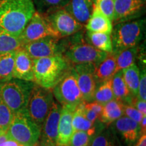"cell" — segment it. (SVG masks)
<instances>
[{
    "mask_svg": "<svg viewBox=\"0 0 146 146\" xmlns=\"http://www.w3.org/2000/svg\"><path fill=\"white\" fill-rule=\"evenodd\" d=\"M35 12L33 0H0V29L20 37Z\"/></svg>",
    "mask_w": 146,
    "mask_h": 146,
    "instance_id": "obj_1",
    "label": "cell"
},
{
    "mask_svg": "<svg viewBox=\"0 0 146 146\" xmlns=\"http://www.w3.org/2000/svg\"><path fill=\"white\" fill-rule=\"evenodd\" d=\"M70 62L62 55L33 60L34 83L52 89L71 70Z\"/></svg>",
    "mask_w": 146,
    "mask_h": 146,
    "instance_id": "obj_2",
    "label": "cell"
},
{
    "mask_svg": "<svg viewBox=\"0 0 146 146\" xmlns=\"http://www.w3.org/2000/svg\"><path fill=\"white\" fill-rule=\"evenodd\" d=\"M34 82L18 78L1 81L0 96L14 114L25 110L34 87Z\"/></svg>",
    "mask_w": 146,
    "mask_h": 146,
    "instance_id": "obj_3",
    "label": "cell"
},
{
    "mask_svg": "<svg viewBox=\"0 0 146 146\" xmlns=\"http://www.w3.org/2000/svg\"><path fill=\"white\" fill-rule=\"evenodd\" d=\"M6 133L9 138L23 146H36L41 129L33 121L26 109L14 114Z\"/></svg>",
    "mask_w": 146,
    "mask_h": 146,
    "instance_id": "obj_4",
    "label": "cell"
},
{
    "mask_svg": "<svg viewBox=\"0 0 146 146\" xmlns=\"http://www.w3.org/2000/svg\"><path fill=\"white\" fill-rule=\"evenodd\" d=\"M145 20L129 21L117 23L112 29V53L137 46L143 39Z\"/></svg>",
    "mask_w": 146,
    "mask_h": 146,
    "instance_id": "obj_5",
    "label": "cell"
},
{
    "mask_svg": "<svg viewBox=\"0 0 146 146\" xmlns=\"http://www.w3.org/2000/svg\"><path fill=\"white\" fill-rule=\"evenodd\" d=\"M53 100L52 89L35 84L27 104V110L33 121L41 129L50 112Z\"/></svg>",
    "mask_w": 146,
    "mask_h": 146,
    "instance_id": "obj_6",
    "label": "cell"
},
{
    "mask_svg": "<svg viewBox=\"0 0 146 146\" xmlns=\"http://www.w3.org/2000/svg\"><path fill=\"white\" fill-rule=\"evenodd\" d=\"M52 93L56 100L62 106L76 108L82 102H85L72 68L55 85Z\"/></svg>",
    "mask_w": 146,
    "mask_h": 146,
    "instance_id": "obj_7",
    "label": "cell"
},
{
    "mask_svg": "<svg viewBox=\"0 0 146 146\" xmlns=\"http://www.w3.org/2000/svg\"><path fill=\"white\" fill-rule=\"evenodd\" d=\"M46 36H53L59 39L46 16L35 11L20 35V39L23 45Z\"/></svg>",
    "mask_w": 146,
    "mask_h": 146,
    "instance_id": "obj_8",
    "label": "cell"
},
{
    "mask_svg": "<svg viewBox=\"0 0 146 146\" xmlns=\"http://www.w3.org/2000/svg\"><path fill=\"white\" fill-rule=\"evenodd\" d=\"M108 54V53L98 50L89 43L81 41L71 45L64 56L70 62L75 64L94 63L97 65L103 61Z\"/></svg>",
    "mask_w": 146,
    "mask_h": 146,
    "instance_id": "obj_9",
    "label": "cell"
},
{
    "mask_svg": "<svg viewBox=\"0 0 146 146\" xmlns=\"http://www.w3.org/2000/svg\"><path fill=\"white\" fill-rule=\"evenodd\" d=\"M46 17L59 39L72 35L83 27V25L78 23L64 8L53 10Z\"/></svg>",
    "mask_w": 146,
    "mask_h": 146,
    "instance_id": "obj_10",
    "label": "cell"
},
{
    "mask_svg": "<svg viewBox=\"0 0 146 146\" xmlns=\"http://www.w3.org/2000/svg\"><path fill=\"white\" fill-rule=\"evenodd\" d=\"M96 64L83 63L76 64L72 71L76 78L78 87L85 102H93L97 87V83L94 77Z\"/></svg>",
    "mask_w": 146,
    "mask_h": 146,
    "instance_id": "obj_11",
    "label": "cell"
},
{
    "mask_svg": "<svg viewBox=\"0 0 146 146\" xmlns=\"http://www.w3.org/2000/svg\"><path fill=\"white\" fill-rule=\"evenodd\" d=\"M58 38L46 36L23 45V48L33 60L62 55V47L58 43Z\"/></svg>",
    "mask_w": 146,
    "mask_h": 146,
    "instance_id": "obj_12",
    "label": "cell"
},
{
    "mask_svg": "<svg viewBox=\"0 0 146 146\" xmlns=\"http://www.w3.org/2000/svg\"><path fill=\"white\" fill-rule=\"evenodd\" d=\"M62 106L53 101L50 112L41 129L40 137L43 146H57L58 123Z\"/></svg>",
    "mask_w": 146,
    "mask_h": 146,
    "instance_id": "obj_13",
    "label": "cell"
},
{
    "mask_svg": "<svg viewBox=\"0 0 146 146\" xmlns=\"http://www.w3.org/2000/svg\"><path fill=\"white\" fill-rule=\"evenodd\" d=\"M145 0H114L113 21L115 23L134 19L141 14Z\"/></svg>",
    "mask_w": 146,
    "mask_h": 146,
    "instance_id": "obj_14",
    "label": "cell"
},
{
    "mask_svg": "<svg viewBox=\"0 0 146 146\" xmlns=\"http://www.w3.org/2000/svg\"><path fill=\"white\" fill-rule=\"evenodd\" d=\"M13 78L34 82L33 60L23 47L16 51Z\"/></svg>",
    "mask_w": 146,
    "mask_h": 146,
    "instance_id": "obj_15",
    "label": "cell"
},
{
    "mask_svg": "<svg viewBox=\"0 0 146 146\" xmlns=\"http://www.w3.org/2000/svg\"><path fill=\"white\" fill-rule=\"evenodd\" d=\"M76 108L62 106L58 123L57 146H68L73 131L72 120L73 113Z\"/></svg>",
    "mask_w": 146,
    "mask_h": 146,
    "instance_id": "obj_16",
    "label": "cell"
},
{
    "mask_svg": "<svg viewBox=\"0 0 146 146\" xmlns=\"http://www.w3.org/2000/svg\"><path fill=\"white\" fill-rule=\"evenodd\" d=\"M94 8L93 0H70L64 8L82 25L87 23Z\"/></svg>",
    "mask_w": 146,
    "mask_h": 146,
    "instance_id": "obj_17",
    "label": "cell"
},
{
    "mask_svg": "<svg viewBox=\"0 0 146 146\" xmlns=\"http://www.w3.org/2000/svg\"><path fill=\"white\" fill-rule=\"evenodd\" d=\"M116 130L129 145L134 143L140 135L139 123L127 116H121L115 123Z\"/></svg>",
    "mask_w": 146,
    "mask_h": 146,
    "instance_id": "obj_18",
    "label": "cell"
},
{
    "mask_svg": "<svg viewBox=\"0 0 146 146\" xmlns=\"http://www.w3.org/2000/svg\"><path fill=\"white\" fill-rule=\"evenodd\" d=\"M86 29L90 32L111 35L113 29L112 21L94 5L90 17L87 22Z\"/></svg>",
    "mask_w": 146,
    "mask_h": 146,
    "instance_id": "obj_19",
    "label": "cell"
},
{
    "mask_svg": "<svg viewBox=\"0 0 146 146\" xmlns=\"http://www.w3.org/2000/svg\"><path fill=\"white\" fill-rule=\"evenodd\" d=\"M112 91L115 100L123 104H131L133 97L126 85L123 78V70L116 72L112 77Z\"/></svg>",
    "mask_w": 146,
    "mask_h": 146,
    "instance_id": "obj_20",
    "label": "cell"
},
{
    "mask_svg": "<svg viewBox=\"0 0 146 146\" xmlns=\"http://www.w3.org/2000/svg\"><path fill=\"white\" fill-rule=\"evenodd\" d=\"M116 57L113 53H110L103 61L96 66L94 77L96 83L109 79L116 73Z\"/></svg>",
    "mask_w": 146,
    "mask_h": 146,
    "instance_id": "obj_21",
    "label": "cell"
},
{
    "mask_svg": "<svg viewBox=\"0 0 146 146\" xmlns=\"http://www.w3.org/2000/svg\"><path fill=\"white\" fill-rule=\"evenodd\" d=\"M123 104L114 99L103 106L100 120L102 123L110 125L123 116Z\"/></svg>",
    "mask_w": 146,
    "mask_h": 146,
    "instance_id": "obj_22",
    "label": "cell"
},
{
    "mask_svg": "<svg viewBox=\"0 0 146 146\" xmlns=\"http://www.w3.org/2000/svg\"><path fill=\"white\" fill-rule=\"evenodd\" d=\"M72 125L74 131H85L91 137H94L96 135V125L85 117L79 105L76 107L73 113Z\"/></svg>",
    "mask_w": 146,
    "mask_h": 146,
    "instance_id": "obj_23",
    "label": "cell"
},
{
    "mask_svg": "<svg viewBox=\"0 0 146 146\" xmlns=\"http://www.w3.org/2000/svg\"><path fill=\"white\" fill-rule=\"evenodd\" d=\"M111 35L104 33L90 32L87 31V39L90 45L96 49L108 54L112 53Z\"/></svg>",
    "mask_w": 146,
    "mask_h": 146,
    "instance_id": "obj_24",
    "label": "cell"
},
{
    "mask_svg": "<svg viewBox=\"0 0 146 146\" xmlns=\"http://www.w3.org/2000/svg\"><path fill=\"white\" fill-rule=\"evenodd\" d=\"M123 78L133 98H137L139 84V70L135 64L123 70Z\"/></svg>",
    "mask_w": 146,
    "mask_h": 146,
    "instance_id": "obj_25",
    "label": "cell"
},
{
    "mask_svg": "<svg viewBox=\"0 0 146 146\" xmlns=\"http://www.w3.org/2000/svg\"><path fill=\"white\" fill-rule=\"evenodd\" d=\"M137 52L138 47L135 46L120 51L117 53H113L116 57V72L134 64Z\"/></svg>",
    "mask_w": 146,
    "mask_h": 146,
    "instance_id": "obj_26",
    "label": "cell"
},
{
    "mask_svg": "<svg viewBox=\"0 0 146 146\" xmlns=\"http://www.w3.org/2000/svg\"><path fill=\"white\" fill-rule=\"evenodd\" d=\"M15 52L0 54V81H5L13 78Z\"/></svg>",
    "mask_w": 146,
    "mask_h": 146,
    "instance_id": "obj_27",
    "label": "cell"
},
{
    "mask_svg": "<svg viewBox=\"0 0 146 146\" xmlns=\"http://www.w3.org/2000/svg\"><path fill=\"white\" fill-rule=\"evenodd\" d=\"M23 47L19 36H16L0 29V54L15 52Z\"/></svg>",
    "mask_w": 146,
    "mask_h": 146,
    "instance_id": "obj_28",
    "label": "cell"
},
{
    "mask_svg": "<svg viewBox=\"0 0 146 146\" xmlns=\"http://www.w3.org/2000/svg\"><path fill=\"white\" fill-rule=\"evenodd\" d=\"M100 83V85L96 87L94 100L102 106H104L108 102L114 99L112 91V78Z\"/></svg>",
    "mask_w": 146,
    "mask_h": 146,
    "instance_id": "obj_29",
    "label": "cell"
},
{
    "mask_svg": "<svg viewBox=\"0 0 146 146\" xmlns=\"http://www.w3.org/2000/svg\"><path fill=\"white\" fill-rule=\"evenodd\" d=\"M69 0H33L35 7L41 14L50 12L64 6Z\"/></svg>",
    "mask_w": 146,
    "mask_h": 146,
    "instance_id": "obj_30",
    "label": "cell"
},
{
    "mask_svg": "<svg viewBox=\"0 0 146 146\" xmlns=\"http://www.w3.org/2000/svg\"><path fill=\"white\" fill-rule=\"evenodd\" d=\"M14 117V113L0 96V128L6 132Z\"/></svg>",
    "mask_w": 146,
    "mask_h": 146,
    "instance_id": "obj_31",
    "label": "cell"
},
{
    "mask_svg": "<svg viewBox=\"0 0 146 146\" xmlns=\"http://www.w3.org/2000/svg\"><path fill=\"white\" fill-rule=\"evenodd\" d=\"M93 137L82 131H74L71 137L69 146H90Z\"/></svg>",
    "mask_w": 146,
    "mask_h": 146,
    "instance_id": "obj_32",
    "label": "cell"
},
{
    "mask_svg": "<svg viewBox=\"0 0 146 146\" xmlns=\"http://www.w3.org/2000/svg\"><path fill=\"white\" fill-rule=\"evenodd\" d=\"M90 146H117L114 137L109 131H105L93 139Z\"/></svg>",
    "mask_w": 146,
    "mask_h": 146,
    "instance_id": "obj_33",
    "label": "cell"
},
{
    "mask_svg": "<svg viewBox=\"0 0 146 146\" xmlns=\"http://www.w3.org/2000/svg\"><path fill=\"white\" fill-rule=\"evenodd\" d=\"M94 5L98 8L104 14L113 21L114 0H93Z\"/></svg>",
    "mask_w": 146,
    "mask_h": 146,
    "instance_id": "obj_34",
    "label": "cell"
},
{
    "mask_svg": "<svg viewBox=\"0 0 146 146\" xmlns=\"http://www.w3.org/2000/svg\"><path fill=\"white\" fill-rule=\"evenodd\" d=\"M123 113L126 116L129 118H131L135 121L140 123L144 115L140 112L135 107L131 105L123 104Z\"/></svg>",
    "mask_w": 146,
    "mask_h": 146,
    "instance_id": "obj_35",
    "label": "cell"
},
{
    "mask_svg": "<svg viewBox=\"0 0 146 146\" xmlns=\"http://www.w3.org/2000/svg\"><path fill=\"white\" fill-rule=\"evenodd\" d=\"M137 98L142 101H146V74L144 69L140 74L139 84L138 87V93Z\"/></svg>",
    "mask_w": 146,
    "mask_h": 146,
    "instance_id": "obj_36",
    "label": "cell"
},
{
    "mask_svg": "<svg viewBox=\"0 0 146 146\" xmlns=\"http://www.w3.org/2000/svg\"><path fill=\"white\" fill-rule=\"evenodd\" d=\"M131 104L135 107L144 116H146V101H142L135 98H133Z\"/></svg>",
    "mask_w": 146,
    "mask_h": 146,
    "instance_id": "obj_37",
    "label": "cell"
},
{
    "mask_svg": "<svg viewBox=\"0 0 146 146\" xmlns=\"http://www.w3.org/2000/svg\"><path fill=\"white\" fill-rule=\"evenodd\" d=\"M85 106L87 108L92 110L93 111L97 113L100 116L102 114V110H103V106L96 101L87 102V103L85 102Z\"/></svg>",
    "mask_w": 146,
    "mask_h": 146,
    "instance_id": "obj_38",
    "label": "cell"
},
{
    "mask_svg": "<svg viewBox=\"0 0 146 146\" xmlns=\"http://www.w3.org/2000/svg\"><path fill=\"white\" fill-rule=\"evenodd\" d=\"M0 146H23L21 144L18 143L17 141H14V140L12 139L8 138V139L5 140L3 141L2 143L0 144Z\"/></svg>",
    "mask_w": 146,
    "mask_h": 146,
    "instance_id": "obj_39",
    "label": "cell"
},
{
    "mask_svg": "<svg viewBox=\"0 0 146 146\" xmlns=\"http://www.w3.org/2000/svg\"><path fill=\"white\" fill-rule=\"evenodd\" d=\"M140 134H145L146 133V116H144L139 123Z\"/></svg>",
    "mask_w": 146,
    "mask_h": 146,
    "instance_id": "obj_40",
    "label": "cell"
},
{
    "mask_svg": "<svg viewBox=\"0 0 146 146\" xmlns=\"http://www.w3.org/2000/svg\"><path fill=\"white\" fill-rule=\"evenodd\" d=\"M135 146H146V135L142 134L140 138L138 139L137 143H136Z\"/></svg>",
    "mask_w": 146,
    "mask_h": 146,
    "instance_id": "obj_41",
    "label": "cell"
},
{
    "mask_svg": "<svg viewBox=\"0 0 146 146\" xmlns=\"http://www.w3.org/2000/svg\"><path fill=\"white\" fill-rule=\"evenodd\" d=\"M8 138H9V137L8 135H7L6 133H4V134L1 135L0 136V144L2 143L3 141H5V140L8 139Z\"/></svg>",
    "mask_w": 146,
    "mask_h": 146,
    "instance_id": "obj_42",
    "label": "cell"
},
{
    "mask_svg": "<svg viewBox=\"0 0 146 146\" xmlns=\"http://www.w3.org/2000/svg\"><path fill=\"white\" fill-rule=\"evenodd\" d=\"M6 132H5V131H3L2 129H1V128H0V136L1 135H3V134H4V133H5Z\"/></svg>",
    "mask_w": 146,
    "mask_h": 146,
    "instance_id": "obj_43",
    "label": "cell"
},
{
    "mask_svg": "<svg viewBox=\"0 0 146 146\" xmlns=\"http://www.w3.org/2000/svg\"><path fill=\"white\" fill-rule=\"evenodd\" d=\"M36 146H37V145H36Z\"/></svg>",
    "mask_w": 146,
    "mask_h": 146,
    "instance_id": "obj_44",
    "label": "cell"
},
{
    "mask_svg": "<svg viewBox=\"0 0 146 146\" xmlns=\"http://www.w3.org/2000/svg\"><path fill=\"white\" fill-rule=\"evenodd\" d=\"M68 146H69V145H68Z\"/></svg>",
    "mask_w": 146,
    "mask_h": 146,
    "instance_id": "obj_45",
    "label": "cell"
}]
</instances>
